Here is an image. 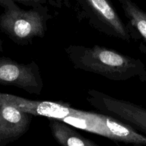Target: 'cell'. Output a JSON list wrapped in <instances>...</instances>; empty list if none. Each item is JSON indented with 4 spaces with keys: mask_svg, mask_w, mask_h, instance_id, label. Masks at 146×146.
Wrapping results in <instances>:
<instances>
[{
    "mask_svg": "<svg viewBox=\"0 0 146 146\" xmlns=\"http://www.w3.org/2000/svg\"><path fill=\"white\" fill-rule=\"evenodd\" d=\"M0 105H9L34 116L64 122L115 142L146 146V135L133 127L99 112L75 109L67 102L35 100L0 92Z\"/></svg>",
    "mask_w": 146,
    "mask_h": 146,
    "instance_id": "obj_1",
    "label": "cell"
},
{
    "mask_svg": "<svg viewBox=\"0 0 146 146\" xmlns=\"http://www.w3.org/2000/svg\"><path fill=\"white\" fill-rule=\"evenodd\" d=\"M69 61L77 70L100 75L113 81L137 78L146 82V66L140 59L104 46L70 44L64 48Z\"/></svg>",
    "mask_w": 146,
    "mask_h": 146,
    "instance_id": "obj_2",
    "label": "cell"
},
{
    "mask_svg": "<svg viewBox=\"0 0 146 146\" xmlns=\"http://www.w3.org/2000/svg\"><path fill=\"white\" fill-rule=\"evenodd\" d=\"M3 12L0 14V33L5 34L17 45L32 44L36 38H43L47 22L52 18L49 7L24 9L12 0H0Z\"/></svg>",
    "mask_w": 146,
    "mask_h": 146,
    "instance_id": "obj_3",
    "label": "cell"
},
{
    "mask_svg": "<svg viewBox=\"0 0 146 146\" xmlns=\"http://www.w3.org/2000/svg\"><path fill=\"white\" fill-rule=\"evenodd\" d=\"M73 9L78 20L99 33L128 43L132 41L126 23L110 0H74Z\"/></svg>",
    "mask_w": 146,
    "mask_h": 146,
    "instance_id": "obj_4",
    "label": "cell"
},
{
    "mask_svg": "<svg viewBox=\"0 0 146 146\" xmlns=\"http://www.w3.org/2000/svg\"><path fill=\"white\" fill-rule=\"evenodd\" d=\"M88 103L99 113L110 116L146 135V109L127 100L117 99L97 90L87 92Z\"/></svg>",
    "mask_w": 146,
    "mask_h": 146,
    "instance_id": "obj_5",
    "label": "cell"
},
{
    "mask_svg": "<svg viewBox=\"0 0 146 146\" xmlns=\"http://www.w3.org/2000/svg\"><path fill=\"white\" fill-rule=\"evenodd\" d=\"M0 85L14 86L32 95H39L44 83L37 63H20L6 57H0Z\"/></svg>",
    "mask_w": 146,
    "mask_h": 146,
    "instance_id": "obj_6",
    "label": "cell"
},
{
    "mask_svg": "<svg viewBox=\"0 0 146 146\" xmlns=\"http://www.w3.org/2000/svg\"><path fill=\"white\" fill-rule=\"evenodd\" d=\"M34 115L9 105H0V146H8L29 130Z\"/></svg>",
    "mask_w": 146,
    "mask_h": 146,
    "instance_id": "obj_7",
    "label": "cell"
},
{
    "mask_svg": "<svg viewBox=\"0 0 146 146\" xmlns=\"http://www.w3.org/2000/svg\"><path fill=\"white\" fill-rule=\"evenodd\" d=\"M127 19V29L132 40L137 42L146 54V12L132 0H117Z\"/></svg>",
    "mask_w": 146,
    "mask_h": 146,
    "instance_id": "obj_8",
    "label": "cell"
},
{
    "mask_svg": "<svg viewBox=\"0 0 146 146\" xmlns=\"http://www.w3.org/2000/svg\"><path fill=\"white\" fill-rule=\"evenodd\" d=\"M52 135L60 146H99L96 143L83 137L75 127L54 119H48Z\"/></svg>",
    "mask_w": 146,
    "mask_h": 146,
    "instance_id": "obj_9",
    "label": "cell"
},
{
    "mask_svg": "<svg viewBox=\"0 0 146 146\" xmlns=\"http://www.w3.org/2000/svg\"><path fill=\"white\" fill-rule=\"evenodd\" d=\"M27 7H38L41 6H50L52 7L61 9L65 4V0H12Z\"/></svg>",
    "mask_w": 146,
    "mask_h": 146,
    "instance_id": "obj_10",
    "label": "cell"
},
{
    "mask_svg": "<svg viewBox=\"0 0 146 146\" xmlns=\"http://www.w3.org/2000/svg\"><path fill=\"white\" fill-rule=\"evenodd\" d=\"M3 52V42L0 37V52Z\"/></svg>",
    "mask_w": 146,
    "mask_h": 146,
    "instance_id": "obj_11",
    "label": "cell"
},
{
    "mask_svg": "<svg viewBox=\"0 0 146 146\" xmlns=\"http://www.w3.org/2000/svg\"><path fill=\"white\" fill-rule=\"evenodd\" d=\"M132 146H143V145H133Z\"/></svg>",
    "mask_w": 146,
    "mask_h": 146,
    "instance_id": "obj_12",
    "label": "cell"
}]
</instances>
